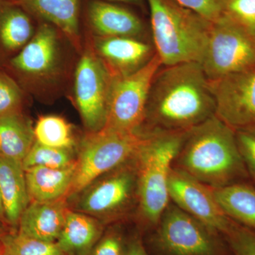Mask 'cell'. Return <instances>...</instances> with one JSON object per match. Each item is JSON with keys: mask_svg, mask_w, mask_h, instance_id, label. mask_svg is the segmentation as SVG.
Instances as JSON below:
<instances>
[{"mask_svg": "<svg viewBox=\"0 0 255 255\" xmlns=\"http://www.w3.org/2000/svg\"><path fill=\"white\" fill-rule=\"evenodd\" d=\"M223 16L255 35V0H227Z\"/></svg>", "mask_w": 255, "mask_h": 255, "instance_id": "cell-27", "label": "cell"}, {"mask_svg": "<svg viewBox=\"0 0 255 255\" xmlns=\"http://www.w3.org/2000/svg\"><path fill=\"white\" fill-rule=\"evenodd\" d=\"M4 1H13V2H18L20 0H4Z\"/></svg>", "mask_w": 255, "mask_h": 255, "instance_id": "cell-37", "label": "cell"}, {"mask_svg": "<svg viewBox=\"0 0 255 255\" xmlns=\"http://www.w3.org/2000/svg\"><path fill=\"white\" fill-rule=\"evenodd\" d=\"M154 243L162 255H233L215 233L177 206H167Z\"/></svg>", "mask_w": 255, "mask_h": 255, "instance_id": "cell-9", "label": "cell"}, {"mask_svg": "<svg viewBox=\"0 0 255 255\" xmlns=\"http://www.w3.org/2000/svg\"><path fill=\"white\" fill-rule=\"evenodd\" d=\"M141 132H123L104 128L87 132L80 144L68 198L80 194L102 176L133 158L144 140Z\"/></svg>", "mask_w": 255, "mask_h": 255, "instance_id": "cell-5", "label": "cell"}, {"mask_svg": "<svg viewBox=\"0 0 255 255\" xmlns=\"http://www.w3.org/2000/svg\"><path fill=\"white\" fill-rule=\"evenodd\" d=\"M92 46L116 77H125L145 66L155 54L142 38L92 36Z\"/></svg>", "mask_w": 255, "mask_h": 255, "instance_id": "cell-14", "label": "cell"}, {"mask_svg": "<svg viewBox=\"0 0 255 255\" xmlns=\"http://www.w3.org/2000/svg\"><path fill=\"white\" fill-rule=\"evenodd\" d=\"M116 76L87 43L74 75V96L87 132L105 127Z\"/></svg>", "mask_w": 255, "mask_h": 255, "instance_id": "cell-7", "label": "cell"}, {"mask_svg": "<svg viewBox=\"0 0 255 255\" xmlns=\"http://www.w3.org/2000/svg\"><path fill=\"white\" fill-rule=\"evenodd\" d=\"M105 1L118 3V4L132 5V6L140 8H144L147 6L146 0H105Z\"/></svg>", "mask_w": 255, "mask_h": 255, "instance_id": "cell-34", "label": "cell"}, {"mask_svg": "<svg viewBox=\"0 0 255 255\" xmlns=\"http://www.w3.org/2000/svg\"><path fill=\"white\" fill-rule=\"evenodd\" d=\"M125 164L82 191L78 211L92 216H108L124 209L137 188L135 164Z\"/></svg>", "mask_w": 255, "mask_h": 255, "instance_id": "cell-13", "label": "cell"}, {"mask_svg": "<svg viewBox=\"0 0 255 255\" xmlns=\"http://www.w3.org/2000/svg\"><path fill=\"white\" fill-rule=\"evenodd\" d=\"M63 37L54 26L40 21L31 39L10 60V67L33 93H49L65 77L67 61Z\"/></svg>", "mask_w": 255, "mask_h": 255, "instance_id": "cell-6", "label": "cell"}, {"mask_svg": "<svg viewBox=\"0 0 255 255\" xmlns=\"http://www.w3.org/2000/svg\"><path fill=\"white\" fill-rule=\"evenodd\" d=\"M6 226L0 223V255H3V241L4 237L9 231H6Z\"/></svg>", "mask_w": 255, "mask_h": 255, "instance_id": "cell-35", "label": "cell"}, {"mask_svg": "<svg viewBox=\"0 0 255 255\" xmlns=\"http://www.w3.org/2000/svg\"><path fill=\"white\" fill-rule=\"evenodd\" d=\"M3 255H65L57 243L40 241L10 231L3 241Z\"/></svg>", "mask_w": 255, "mask_h": 255, "instance_id": "cell-26", "label": "cell"}, {"mask_svg": "<svg viewBox=\"0 0 255 255\" xmlns=\"http://www.w3.org/2000/svg\"><path fill=\"white\" fill-rule=\"evenodd\" d=\"M127 255H149L146 252L141 241L138 239L132 240L127 246Z\"/></svg>", "mask_w": 255, "mask_h": 255, "instance_id": "cell-33", "label": "cell"}, {"mask_svg": "<svg viewBox=\"0 0 255 255\" xmlns=\"http://www.w3.org/2000/svg\"><path fill=\"white\" fill-rule=\"evenodd\" d=\"M238 148L248 173L255 179V129L236 130Z\"/></svg>", "mask_w": 255, "mask_h": 255, "instance_id": "cell-31", "label": "cell"}, {"mask_svg": "<svg viewBox=\"0 0 255 255\" xmlns=\"http://www.w3.org/2000/svg\"><path fill=\"white\" fill-rule=\"evenodd\" d=\"M76 163L73 149L56 148L41 145L36 141L27 155L23 159V169L33 167H44L53 169H63Z\"/></svg>", "mask_w": 255, "mask_h": 255, "instance_id": "cell-25", "label": "cell"}, {"mask_svg": "<svg viewBox=\"0 0 255 255\" xmlns=\"http://www.w3.org/2000/svg\"><path fill=\"white\" fill-rule=\"evenodd\" d=\"M66 199L30 202L20 218L16 231L40 241L56 243L68 211Z\"/></svg>", "mask_w": 255, "mask_h": 255, "instance_id": "cell-17", "label": "cell"}, {"mask_svg": "<svg viewBox=\"0 0 255 255\" xmlns=\"http://www.w3.org/2000/svg\"><path fill=\"white\" fill-rule=\"evenodd\" d=\"M176 159V167L213 189L242 182L249 174L236 130L216 115L188 131Z\"/></svg>", "mask_w": 255, "mask_h": 255, "instance_id": "cell-2", "label": "cell"}, {"mask_svg": "<svg viewBox=\"0 0 255 255\" xmlns=\"http://www.w3.org/2000/svg\"><path fill=\"white\" fill-rule=\"evenodd\" d=\"M223 236L233 255H255V230L234 221Z\"/></svg>", "mask_w": 255, "mask_h": 255, "instance_id": "cell-28", "label": "cell"}, {"mask_svg": "<svg viewBox=\"0 0 255 255\" xmlns=\"http://www.w3.org/2000/svg\"><path fill=\"white\" fill-rule=\"evenodd\" d=\"M182 5L197 13L208 21L214 23L222 17L227 0H174Z\"/></svg>", "mask_w": 255, "mask_h": 255, "instance_id": "cell-30", "label": "cell"}, {"mask_svg": "<svg viewBox=\"0 0 255 255\" xmlns=\"http://www.w3.org/2000/svg\"><path fill=\"white\" fill-rule=\"evenodd\" d=\"M213 190L230 219L255 230V189L253 186L240 182Z\"/></svg>", "mask_w": 255, "mask_h": 255, "instance_id": "cell-23", "label": "cell"}, {"mask_svg": "<svg viewBox=\"0 0 255 255\" xmlns=\"http://www.w3.org/2000/svg\"><path fill=\"white\" fill-rule=\"evenodd\" d=\"M36 29L31 16L17 2L0 0V46L5 51L19 52Z\"/></svg>", "mask_w": 255, "mask_h": 255, "instance_id": "cell-22", "label": "cell"}, {"mask_svg": "<svg viewBox=\"0 0 255 255\" xmlns=\"http://www.w3.org/2000/svg\"><path fill=\"white\" fill-rule=\"evenodd\" d=\"M188 131L142 132L143 141L134 157L139 206L149 224L157 225L168 206L169 174Z\"/></svg>", "mask_w": 255, "mask_h": 255, "instance_id": "cell-4", "label": "cell"}, {"mask_svg": "<svg viewBox=\"0 0 255 255\" xmlns=\"http://www.w3.org/2000/svg\"><path fill=\"white\" fill-rule=\"evenodd\" d=\"M35 142L33 127L21 112L0 115V156L22 163Z\"/></svg>", "mask_w": 255, "mask_h": 255, "instance_id": "cell-21", "label": "cell"}, {"mask_svg": "<svg viewBox=\"0 0 255 255\" xmlns=\"http://www.w3.org/2000/svg\"><path fill=\"white\" fill-rule=\"evenodd\" d=\"M76 163L63 169L33 167L24 169L30 202L67 199Z\"/></svg>", "mask_w": 255, "mask_h": 255, "instance_id": "cell-20", "label": "cell"}, {"mask_svg": "<svg viewBox=\"0 0 255 255\" xmlns=\"http://www.w3.org/2000/svg\"><path fill=\"white\" fill-rule=\"evenodd\" d=\"M169 199L215 233L224 236L232 226L216 200L213 188L197 180L182 169L172 167L168 180Z\"/></svg>", "mask_w": 255, "mask_h": 255, "instance_id": "cell-11", "label": "cell"}, {"mask_svg": "<svg viewBox=\"0 0 255 255\" xmlns=\"http://www.w3.org/2000/svg\"><path fill=\"white\" fill-rule=\"evenodd\" d=\"M124 4L105 0H90L85 16L92 36L141 38L145 25L141 18Z\"/></svg>", "mask_w": 255, "mask_h": 255, "instance_id": "cell-15", "label": "cell"}, {"mask_svg": "<svg viewBox=\"0 0 255 255\" xmlns=\"http://www.w3.org/2000/svg\"><path fill=\"white\" fill-rule=\"evenodd\" d=\"M161 68L152 80L146 105L142 128H148L142 132L188 131L215 115L211 82L200 63Z\"/></svg>", "mask_w": 255, "mask_h": 255, "instance_id": "cell-1", "label": "cell"}, {"mask_svg": "<svg viewBox=\"0 0 255 255\" xmlns=\"http://www.w3.org/2000/svg\"><path fill=\"white\" fill-rule=\"evenodd\" d=\"M210 81L255 68V35L223 16L212 23L201 63Z\"/></svg>", "mask_w": 255, "mask_h": 255, "instance_id": "cell-8", "label": "cell"}, {"mask_svg": "<svg viewBox=\"0 0 255 255\" xmlns=\"http://www.w3.org/2000/svg\"><path fill=\"white\" fill-rule=\"evenodd\" d=\"M23 95L17 83L9 75L0 73V115L21 110Z\"/></svg>", "mask_w": 255, "mask_h": 255, "instance_id": "cell-29", "label": "cell"}, {"mask_svg": "<svg viewBox=\"0 0 255 255\" xmlns=\"http://www.w3.org/2000/svg\"><path fill=\"white\" fill-rule=\"evenodd\" d=\"M17 3L32 18L53 25L74 48L82 50L80 0H20Z\"/></svg>", "mask_w": 255, "mask_h": 255, "instance_id": "cell-16", "label": "cell"}, {"mask_svg": "<svg viewBox=\"0 0 255 255\" xmlns=\"http://www.w3.org/2000/svg\"><path fill=\"white\" fill-rule=\"evenodd\" d=\"M0 223H2L5 226L8 228L7 224H6V219H5L4 209H3L2 202H1V196H0Z\"/></svg>", "mask_w": 255, "mask_h": 255, "instance_id": "cell-36", "label": "cell"}, {"mask_svg": "<svg viewBox=\"0 0 255 255\" xmlns=\"http://www.w3.org/2000/svg\"><path fill=\"white\" fill-rule=\"evenodd\" d=\"M102 233L103 226L94 216L68 210L56 243L65 255H89Z\"/></svg>", "mask_w": 255, "mask_h": 255, "instance_id": "cell-19", "label": "cell"}, {"mask_svg": "<svg viewBox=\"0 0 255 255\" xmlns=\"http://www.w3.org/2000/svg\"><path fill=\"white\" fill-rule=\"evenodd\" d=\"M0 196L6 224L16 231L20 218L30 204L22 163L0 156Z\"/></svg>", "mask_w": 255, "mask_h": 255, "instance_id": "cell-18", "label": "cell"}, {"mask_svg": "<svg viewBox=\"0 0 255 255\" xmlns=\"http://www.w3.org/2000/svg\"><path fill=\"white\" fill-rule=\"evenodd\" d=\"M127 246L120 233L110 231L96 243L89 255H127Z\"/></svg>", "mask_w": 255, "mask_h": 255, "instance_id": "cell-32", "label": "cell"}, {"mask_svg": "<svg viewBox=\"0 0 255 255\" xmlns=\"http://www.w3.org/2000/svg\"><path fill=\"white\" fill-rule=\"evenodd\" d=\"M210 82L215 115L233 130L255 129V68Z\"/></svg>", "mask_w": 255, "mask_h": 255, "instance_id": "cell-12", "label": "cell"}, {"mask_svg": "<svg viewBox=\"0 0 255 255\" xmlns=\"http://www.w3.org/2000/svg\"><path fill=\"white\" fill-rule=\"evenodd\" d=\"M155 53L162 66L201 63L212 22L174 0H146Z\"/></svg>", "mask_w": 255, "mask_h": 255, "instance_id": "cell-3", "label": "cell"}, {"mask_svg": "<svg viewBox=\"0 0 255 255\" xmlns=\"http://www.w3.org/2000/svg\"><path fill=\"white\" fill-rule=\"evenodd\" d=\"M162 66L155 53L148 63L135 73L116 77L105 128L119 131L140 132L152 80Z\"/></svg>", "mask_w": 255, "mask_h": 255, "instance_id": "cell-10", "label": "cell"}, {"mask_svg": "<svg viewBox=\"0 0 255 255\" xmlns=\"http://www.w3.org/2000/svg\"><path fill=\"white\" fill-rule=\"evenodd\" d=\"M35 141L56 148L73 149L75 145L73 129L65 119L58 116L40 117L33 127Z\"/></svg>", "mask_w": 255, "mask_h": 255, "instance_id": "cell-24", "label": "cell"}]
</instances>
